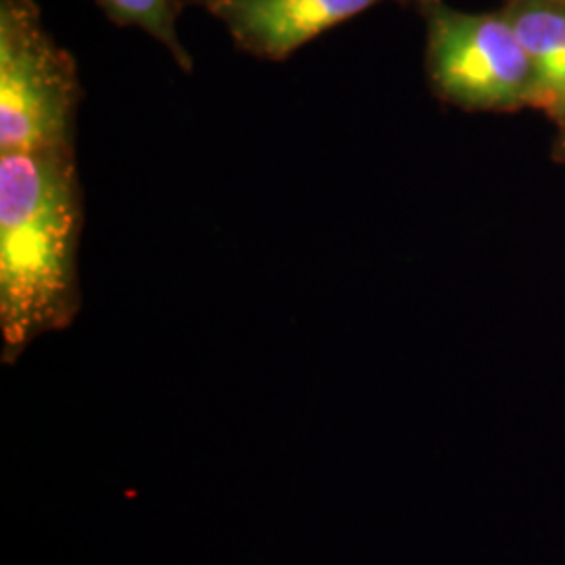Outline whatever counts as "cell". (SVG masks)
<instances>
[{"label": "cell", "mask_w": 565, "mask_h": 565, "mask_svg": "<svg viewBox=\"0 0 565 565\" xmlns=\"http://www.w3.org/2000/svg\"><path fill=\"white\" fill-rule=\"evenodd\" d=\"M82 226L76 149L0 156L2 363L78 317Z\"/></svg>", "instance_id": "1"}, {"label": "cell", "mask_w": 565, "mask_h": 565, "mask_svg": "<svg viewBox=\"0 0 565 565\" xmlns=\"http://www.w3.org/2000/svg\"><path fill=\"white\" fill-rule=\"evenodd\" d=\"M82 90L74 55L36 0H0V156L76 149Z\"/></svg>", "instance_id": "2"}, {"label": "cell", "mask_w": 565, "mask_h": 565, "mask_svg": "<svg viewBox=\"0 0 565 565\" xmlns=\"http://www.w3.org/2000/svg\"><path fill=\"white\" fill-rule=\"evenodd\" d=\"M425 23V76L446 105L463 111L530 109L532 65L503 11L467 13L445 0H419Z\"/></svg>", "instance_id": "3"}, {"label": "cell", "mask_w": 565, "mask_h": 565, "mask_svg": "<svg viewBox=\"0 0 565 565\" xmlns=\"http://www.w3.org/2000/svg\"><path fill=\"white\" fill-rule=\"evenodd\" d=\"M221 21L235 46L263 61H285L303 44L342 25L364 11L419 0H182Z\"/></svg>", "instance_id": "4"}, {"label": "cell", "mask_w": 565, "mask_h": 565, "mask_svg": "<svg viewBox=\"0 0 565 565\" xmlns=\"http://www.w3.org/2000/svg\"><path fill=\"white\" fill-rule=\"evenodd\" d=\"M532 65L530 109L565 130V2L505 0L501 7Z\"/></svg>", "instance_id": "5"}, {"label": "cell", "mask_w": 565, "mask_h": 565, "mask_svg": "<svg viewBox=\"0 0 565 565\" xmlns=\"http://www.w3.org/2000/svg\"><path fill=\"white\" fill-rule=\"evenodd\" d=\"M105 18L118 28H139L153 41L168 49L184 74H191L195 63L184 49L177 23L181 0H97Z\"/></svg>", "instance_id": "6"}, {"label": "cell", "mask_w": 565, "mask_h": 565, "mask_svg": "<svg viewBox=\"0 0 565 565\" xmlns=\"http://www.w3.org/2000/svg\"><path fill=\"white\" fill-rule=\"evenodd\" d=\"M551 158H553V162L565 168V130H557V137H555L553 149H551Z\"/></svg>", "instance_id": "7"}, {"label": "cell", "mask_w": 565, "mask_h": 565, "mask_svg": "<svg viewBox=\"0 0 565 565\" xmlns=\"http://www.w3.org/2000/svg\"><path fill=\"white\" fill-rule=\"evenodd\" d=\"M564 2H565V0H564Z\"/></svg>", "instance_id": "8"}]
</instances>
